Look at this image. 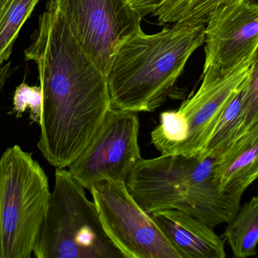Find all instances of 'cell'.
Here are the masks:
<instances>
[{"mask_svg": "<svg viewBox=\"0 0 258 258\" xmlns=\"http://www.w3.org/2000/svg\"><path fill=\"white\" fill-rule=\"evenodd\" d=\"M66 168L54 189L33 249L36 258H125L104 230L95 202Z\"/></svg>", "mask_w": 258, "mask_h": 258, "instance_id": "277c9868", "label": "cell"}, {"mask_svg": "<svg viewBox=\"0 0 258 258\" xmlns=\"http://www.w3.org/2000/svg\"><path fill=\"white\" fill-rule=\"evenodd\" d=\"M221 237L230 245L234 257L247 258L257 254L258 196L239 208L236 216L227 223Z\"/></svg>", "mask_w": 258, "mask_h": 258, "instance_id": "4fadbf2b", "label": "cell"}, {"mask_svg": "<svg viewBox=\"0 0 258 258\" xmlns=\"http://www.w3.org/2000/svg\"><path fill=\"white\" fill-rule=\"evenodd\" d=\"M24 57L37 67L43 97L38 148L54 168H68L112 108L107 76L79 43L54 0L39 16Z\"/></svg>", "mask_w": 258, "mask_h": 258, "instance_id": "6da1fadb", "label": "cell"}, {"mask_svg": "<svg viewBox=\"0 0 258 258\" xmlns=\"http://www.w3.org/2000/svg\"><path fill=\"white\" fill-rule=\"evenodd\" d=\"M89 192L104 230L125 258H183L125 182L104 179Z\"/></svg>", "mask_w": 258, "mask_h": 258, "instance_id": "8992f818", "label": "cell"}, {"mask_svg": "<svg viewBox=\"0 0 258 258\" xmlns=\"http://www.w3.org/2000/svg\"><path fill=\"white\" fill-rule=\"evenodd\" d=\"M138 114L111 108L93 140L68 166L85 189L106 178L126 183L141 159Z\"/></svg>", "mask_w": 258, "mask_h": 258, "instance_id": "ba28073f", "label": "cell"}, {"mask_svg": "<svg viewBox=\"0 0 258 258\" xmlns=\"http://www.w3.org/2000/svg\"><path fill=\"white\" fill-rule=\"evenodd\" d=\"M251 60L242 62L233 72L226 75L203 72L200 89L177 109L184 124L186 138L177 154L200 156L203 154L221 114L242 87Z\"/></svg>", "mask_w": 258, "mask_h": 258, "instance_id": "30bf717a", "label": "cell"}, {"mask_svg": "<svg viewBox=\"0 0 258 258\" xmlns=\"http://www.w3.org/2000/svg\"><path fill=\"white\" fill-rule=\"evenodd\" d=\"M16 69L17 68H14L10 62L0 67V91L3 89L6 82L12 77Z\"/></svg>", "mask_w": 258, "mask_h": 258, "instance_id": "ac0fdd59", "label": "cell"}, {"mask_svg": "<svg viewBox=\"0 0 258 258\" xmlns=\"http://www.w3.org/2000/svg\"><path fill=\"white\" fill-rule=\"evenodd\" d=\"M206 39V26L174 24L154 34L142 30L121 43L107 74L112 108L153 112L171 96L185 65Z\"/></svg>", "mask_w": 258, "mask_h": 258, "instance_id": "7a4b0ae2", "label": "cell"}, {"mask_svg": "<svg viewBox=\"0 0 258 258\" xmlns=\"http://www.w3.org/2000/svg\"><path fill=\"white\" fill-rule=\"evenodd\" d=\"M42 106L43 97L41 86H30L24 82L15 89L12 114H15L16 118H20L27 109H30V119L39 124L42 118Z\"/></svg>", "mask_w": 258, "mask_h": 258, "instance_id": "e0dca14e", "label": "cell"}, {"mask_svg": "<svg viewBox=\"0 0 258 258\" xmlns=\"http://www.w3.org/2000/svg\"><path fill=\"white\" fill-rule=\"evenodd\" d=\"M216 159L181 154L141 158L125 183L148 213L175 209L214 229L236 216L243 195L220 191L215 175Z\"/></svg>", "mask_w": 258, "mask_h": 258, "instance_id": "3957f363", "label": "cell"}, {"mask_svg": "<svg viewBox=\"0 0 258 258\" xmlns=\"http://www.w3.org/2000/svg\"><path fill=\"white\" fill-rule=\"evenodd\" d=\"M39 0H0V67L10 58L14 44Z\"/></svg>", "mask_w": 258, "mask_h": 258, "instance_id": "9a60e30c", "label": "cell"}, {"mask_svg": "<svg viewBox=\"0 0 258 258\" xmlns=\"http://www.w3.org/2000/svg\"><path fill=\"white\" fill-rule=\"evenodd\" d=\"M176 0H147V6L151 10H162Z\"/></svg>", "mask_w": 258, "mask_h": 258, "instance_id": "d6986e66", "label": "cell"}, {"mask_svg": "<svg viewBox=\"0 0 258 258\" xmlns=\"http://www.w3.org/2000/svg\"><path fill=\"white\" fill-rule=\"evenodd\" d=\"M51 192L43 168L18 145L0 157V258H30Z\"/></svg>", "mask_w": 258, "mask_h": 258, "instance_id": "5b68a950", "label": "cell"}, {"mask_svg": "<svg viewBox=\"0 0 258 258\" xmlns=\"http://www.w3.org/2000/svg\"><path fill=\"white\" fill-rule=\"evenodd\" d=\"M83 49L107 76L122 42L141 29L130 0H54Z\"/></svg>", "mask_w": 258, "mask_h": 258, "instance_id": "52a82bcc", "label": "cell"}, {"mask_svg": "<svg viewBox=\"0 0 258 258\" xmlns=\"http://www.w3.org/2000/svg\"><path fill=\"white\" fill-rule=\"evenodd\" d=\"M242 115L247 130L258 122V46L242 86Z\"/></svg>", "mask_w": 258, "mask_h": 258, "instance_id": "2e32d148", "label": "cell"}, {"mask_svg": "<svg viewBox=\"0 0 258 258\" xmlns=\"http://www.w3.org/2000/svg\"><path fill=\"white\" fill-rule=\"evenodd\" d=\"M155 222L183 258H225V241L213 228L175 209L151 213Z\"/></svg>", "mask_w": 258, "mask_h": 258, "instance_id": "8fae6325", "label": "cell"}, {"mask_svg": "<svg viewBox=\"0 0 258 258\" xmlns=\"http://www.w3.org/2000/svg\"><path fill=\"white\" fill-rule=\"evenodd\" d=\"M215 175L223 193L242 192L258 179V122L217 158Z\"/></svg>", "mask_w": 258, "mask_h": 258, "instance_id": "7c38bea8", "label": "cell"}, {"mask_svg": "<svg viewBox=\"0 0 258 258\" xmlns=\"http://www.w3.org/2000/svg\"><path fill=\"white\" fill-rule=\"evenodd\" d=\"M203 71L226 75L250 60L258 46V2L230 0L206 26Z\"/></svg>", "mask_w": 258, "mask_h": 258, "instance_id": "9c48e42d", "label": "cell"}, {"mask_svg": "<svg viewBox=\"0 0 258 258\" xmlns=\"http://www.w3.org/2000/svg\"><path fill=\"white\" fill-rule=\"evenodd\" d=\"M242 86L221 114L200 157H220L248 130L242 115Z\"/></svg>", "mask_w": 258, "mask_h": 258, "instance_id": "5bb4252c", "label": "cell"}]
</instances>
